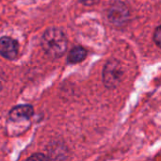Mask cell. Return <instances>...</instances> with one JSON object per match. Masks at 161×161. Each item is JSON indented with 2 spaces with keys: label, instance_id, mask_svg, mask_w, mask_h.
Here are the masks:
<instances>
[{
  "label": "cell",
  "instance_id": "cell-1",
  "mask_svg": "<svg viewBox=\"0 0 161 161\" xmlns=\"http://www.w3.org/2000/svg\"><path fill=\"white\" fill-rule=\"evenodd\" d=\"M68 41L65 33L57 27H50L42 37V47L43 51L54 58L62 57L67 50Z\"/></svg>",
  "mask_w": 161,
  "mask_h": 161
},
{
  "label": "cell",
  "instance_id": "cell-2",
  "mask_svg": "<svg viewBox=\"0 0 161 161\" xmlns=\"http://www.w3.org/2000/svg\"><path fill=\"white\" fill-rule=\"evenodd\" d=\"M124 69L121 62L115 58L109 59L103 70V82L108 89H115L122 81Z\"/></svg>",
  "mask_w": 161,
  "mask_h": 161
},
{
  "label": "cell",
  "instance_id": "cell-3",
  "mask_svg": "<svg viewBox=\"0 0 161 161\" xmlns=\"http://www.w3.org/2000/svg\"><path fill=\"white\" fill-rule=\"evenodd\" d=\"M108 17L113 25L117 26L124 25L129 19V9L125 3L115 2L109 8Z\"/></svg>",
  "mask_w": 161,
  "mask_h": 161
},
{
  "label": "cell",
  "instance_id": "cell-4",
  "mask_svg": "<svg viewBox=\"0 0 161 161\" xmlns=\"http://www.w3.org/2000/svg\"><path fill=\"white\" fill-rule=\"evenodd\" d=\"M19 51L18 42L10 37L0 38V55L8 59H13L16 58Z\"/></svg>",
  "mask_w": 161,
  "mask_h": 161
},
{
  "label": "cell",
  "instance_id": "cell-5",
  "mask_svg": "<svg viewBox=\"0 0 161 161\" xmlns=\"http://www.w3.org/2000/svg\"><path fill=\"white\" fill-rule=\"evenodd\" d=\"M34 114V108L30 105H19L9 111V119L13 122H19L30 119Z\"/></svg>",
  "mask_w": 161,
  "mask_h": 161
},
{
  "label": "cell",
  "instance_id": "cell-6",
  "mask_svg": "<svg viewBox=\"0 0 161 161\" xmlns=\"http://www.w3.org/2000/svg\"><path fill=\"white\" fill-rule=\"evenodd\" d=\"M87 57V51L82 46H75L69 53L67 61L69 63H78L84 60Z\"/></svg>",
  "mask_w": 161,
  "mask_h": 161
},
{
  "label": "cell",
  "instance_id": "cell-7",
  "mask_svg": "<svg viewBox=\"0 0 161 161\" xmlns=\"http://www.w3.org/2000/svg\"><path fill=\"white\" fill-rule=\"evenodd\" d=\"M154 42H156V44L161 48V25L158 27H157V29L155 30L154 33Z\"/></svg>",
  "mask_w": 161,
  "mask_h": 161
},
{
  "label": "cell",
  "instance_id": "cell-8",
  "mask_svg": "<svg viewBox=\"0 0 161 161\" xmlns=\"http://www.w3.org/2000/svg\"><path fill=\"white\" fill-rule=\"evenodd\" d=\"M79 1L86 5H93V4H96L99 0H79Z\"/></svg>",
  "mask_w": 161,
  "mask_h": 161
},
{
  "label": "cell",
  "instance_id": "cell-9",
  "mask_svg": "<svg viewBox=\"0 0 161 161\" xmlns=\"http://www.w3.org/2000/svg\"><path fill=\"white\" fill-rule=\"evenodd\" d=\"M40 158H42V159H45L46 158L44 157V156H41V155H35V156H33V157H31L30 158V159H40Z\"/></svg>",
  "mask_w": 161,
  "mask_h": 161
}]
</instances>
